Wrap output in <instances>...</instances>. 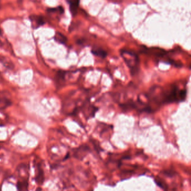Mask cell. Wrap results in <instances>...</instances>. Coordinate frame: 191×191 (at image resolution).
<instances>
[{
	"label": "cell",
	"instance_id": "6da1fadb",
	"mask_svg": "<svg viewBox=\"0 0 191 191\" xmlns=\"http://www.w3.org/2000/svg\"><path fill=\"white\" fill-rule=\"evenodd\" d=\"M186 96V88H181L177 85H171L169 89H163V104L184 102Z\"/></svg>",
	"mask_w": 191,
	"mask_h": 191
},
{
	"label": "cell",
	"instance_id": "7a4b0ae2",
	"mask_svg": "<svg viewBox=\"0 0 191 191\" xmlns=\"http://www.w3.org/2000/svg\"><path fill=\"white\" fill-rule=\"evenodd\" d=\"M120 54L130 70L131 75L133 76L136 74L139 71L140 65V59L137 54L135 52L127 49H122L120 51Z\"/></svg>",
	"mask_w": 191,
	"mask_h": 191
},
{
	"label": "cell",
	"instance_id": "3957f363",
	"mask_svg": "<svg viewBox=\"0 0 191 191\" xmlns=\"http://www.w3.org/2000/svg\"><path fill=\"white\" fill-rule=\"evenodd\" d=\"M144 49V52L146 53H149L150 55H154L155 56H156L158 57H160V58H165L167 57L166 56L168 55L167 52L163 49L160 48L158 47H151V48H146L145 47V49Z\"/></svg>",
	"mask_w": 191,
	"mask_h": 191
},
{
	"label": "cell",
	"instance_id": "277c9868",
	"mask_svg": "<svg viewBox=\"0 0 191 191\" xmlns=\"http://www.w3.org/2000/svg\"><path fill=\"white\" fill-rule=\"evenodd\" d=\"M29 19L31 21L32 26L33 29H37L46 24L45 19L42 15H38L34 14L31 15L29 16Z\"/></svg>",
	"mask_w": 191,
	"mask_h": 191
},
{
	"label": "cell",
	"instance_id": "5b68a950",
	"mask_svg": "<svg viewBox=\"0 0 191 191\" xmlns=\"http://www.w3.org/2000/svg\"><path fill=\"white\" fill-rule=\"evenodd\" d=\"M45 180V175L42 163H39L36 164V173L35 181L39 185H42Z\"/></svg>",
	"mask_w": 191,
	"mask_h": 191
},
{
	"label": "cell",
	"instance_id": "8992f818",
	"mask_svg": "<svg viewBox=\"0 0 191 191\" xmlns=\"http://www.w3.org/2000/svg\"><path fill=\"white\" fill-rule=\"evenodd\" d=\"M66 74L67 71H65L59 70L57 71L54 79L55 83L57 88H60L65 84Z\"/></svg>",
	"mask_w": 191,
	"mask_h": 191
},
{
	"label": "cell",
	"instance_id": "52a82bcc",
	"mask_svg": "<svg viewBox=\"0 0 191 191\" xmlns=\"http://www.w3.org/2000/svg\"><path fill=\"white\" fill-rule=\"evenodd\" d=\"M12 102L10 98L7 97L5 94L0 92V111L4 110L10 106Z\"/></svg>",
	"mask_w": 191,
	"mask_h": 191
},
{
	"label": "cell",
	"instance_id": "ba28073f",
	"mask_svg": "<svg viewBox=\"0 0 191 191\" xmlns=\"http://www.w3.org/2000/svg\"><path fill=\"white\" fill-rule=\"evenodd\" d=\"M67 2L69 4L71 15L72 16H75L77 15L78 8L79 7L80 1H67Z\"/></svg>",
	"mask_w": 191,
	"mask_h": 191
},
{
	"label": "cell",
	"instance_id": "9c48e42d",
	"mask_svg": "<svg viewBox=\"0 0 191 191\" xmlns=\"http://www.w3.org/2000/svg\"><path fill=\"white\" fill-rule=\"evenodd\" d=\"M29 181L25 179L23 181H18L16 183V188L18 191H28Z\"/></svg>",
	"mask_w": 191,
	"mask_h": 191
},
{
	"label": "cell",
	"instance_id": "30bf717a",
	"mask_svg": "<svg viewBox=\"0 0 191 191\" xmlns=\"http://www.w3.org/2000/svg\"><path fill=\"white\" fill-rule=\"evenodd\" d=\"M91 53L94 56L101 58H105L107 56V52L101 48H95L91 49Z\"/></svg>",
	"mask_w": 191,
	"mask_h": 191
},
{
	"label": "cell",
	"instance_id": "8fae6325",
	"mask_svg": "<svg viewBox=\"0 0 191 191\" xmlns=\"http://www.w3.org/2000/svg\"><path fill=\"white\" fill-rule=\"evenodd\" d=\"M54 39L56 42L61 44H66L67 42V38L65 35L60 32H56Z\"/></svg>",
	"mask_w": 191,
	"mask_h": 191
},
{
	"label": "cell",
	"instance_id": "7c38bea8",
	"mask_svg": "<svg viewBox=\"0 0 191 191\" xmlns=\"http://www.w3.org/2000/svg\"><path fill=\"white\" fill-rule=\"evenodd\" d=\"M47 11L49 13H57L58 14H62L64 13V8L62 6H59L56 7H48Z\"/></svg>",
	"mask_w": 191,
	"mask_h": 191
},
{
	"label": "cell",
	"instance_id": "4fadbf2b",
	"mask_svg": "<svg viewBox=\"0 0 191 191\" xmlns=\"http://www.w3.org/2000/svg\"><path fill=\"white\" fill-rule=\"evenodd\" d=\"M2 29L0 28V37L1 36H2Z\"/></svg>",
	"mask_w": 191,
	"mask_h": 191
},
{
	"label": "cell",
	"instance_id": "5bb4252c",
	"mask_svg": "<svg viewBox=\"0 0 191 191\" xmlns=\"http://www.w3.org/2000/svg\"><path fill=\"white\" fill-rule=\"evenodd\" d=\"M1 2H0V9H1Z\"/></svg>",
	"mask_w": 191,
	"mask_h": 191
},
{
	"label": "cell",
	"instance_id": "9a60e30c",
	"mask_svg": "<svg viewBox=\"0 0 191 191\" xmlns=\"http://www.w3.org/2000/svg\"><path fill=\"white\" fill-rule=\"evenodd\" d=\"M0 149H1V146H0Z\"/></svg>",
	"mask_w": 191,
	"mask_h": 191
}]
</instances>
